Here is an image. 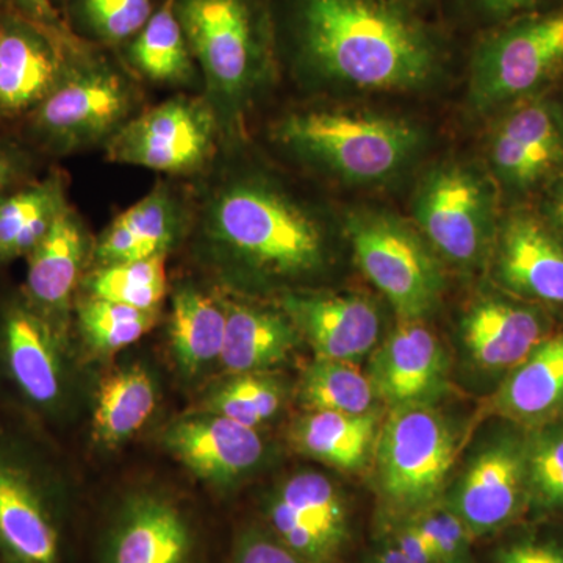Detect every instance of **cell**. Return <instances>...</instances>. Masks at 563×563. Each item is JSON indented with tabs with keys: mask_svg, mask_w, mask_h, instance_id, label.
<instances>
[{
	"mask_svg": "<svg viewBox=\"0 0 563 563\" xmlns=\"http://www.w3.org/2000/svg\"><path fill=\"white\" fill-rule=\"evenodd\" d=\"M166 255L144 261L96 266L95 272L81 282L92 298L124 303L135 309H161L168 291Z\"/></svg>",
	"mask_w": 563,
	"mask_h": 563,
	"instance_id": "obj_34",
	"label": "cell"
},
{
	"mask_svg": "<svg viewBox=\"0 0 563 563\" xmlns=\"http://www.w3.org/2000/svg\"><path fill=\"white\" fill-rule=\"evenodd\" d=\"M177 16L206 77L209 102L236 113L266 66L261 16L251 0H177Z\"/></svg>",
	"mask_w": 563,
	"mask_h": 563,
	"instance_id": "obj_6",
	"label": "cell"
},
{
	"mask_svg": "<svg viewBox=\"0 0 563 563\" xmlns=\"http://www.w3.org/2000/svg\"><path fill=\"white\" fill-rule=\"evenodd\" d=\"M181 214L172 192L158 185L102 232L92 246L98 266L166 255L180 236Z\"/></svg>",
	"mask_w": 563,
	"mask_h": 563,
	"instance_id": "obj_24",
	"label": "cell"
},
{
	"mask_svg": "<svg viewBox=\"0 0 563 563\" xmlns=\"http://www.w3.org/2000/svg\"><path fill=\"white\" fill-rule=\"evenodd\" d=\"M65 44L11 13L0 20V118L33 111L68 76Z\"/></svg>",
	"mask_w": 563,
	"mask_h": 563,
	"instance_id": "obj_17",
	"label": "cell"
},
{
	"mask_svg": "<svg viewBox=\"0 0 563 563\" xmlns=\"http://www.w3.org/2000/svg\"><path fill=\"white\" fill-rule=\"evenodd\" d=\"M455 454L451 422L432 404L396 407L377 433L380 492L396 509L421 512L443 492Z\"/></svg>",
	"mask_w": 563,
	"mask_h": 563,
	"instance_id": "obj_7",
	"label": "cell"
},
{
	"mask_svg": "<svg viewBox=\"0 0 563 563\" xmlns=\"http://www.w3.org/2000/svg\"><path fill=\"white\" fill-rule=\"evenodd\" d=\"M203 244L224 273L296 279L324 263V235L303 207L262 180L231 181L211 196Z\"/></svg>",
	"mask_w": 563,
	"mask_h": 563,
	"instance_id": "obj_2",
	"label": "cell"
},
{
	"mask_svg": "<svg viewBox=\"0 0 563 563\" xmlns=\"http://www.w3.org/2000/svg\"><path fill=\"white\" fill-rule=\"evenodd\" d=\"M366 563H412L409 559L406 558L399 551V548L393 543V540H388L387 543H384L379 550L374 551L372 555H369L368 561Z\"/></svg>",
	"mask_w": 563,
	"mask_h": 563,
	"instance_id": "obj_46",
	"label": "cell"
},
{
	"mask_svg": "<svg viewBox=\"0 0 563 563\" xmlns=\"http://www.w3.org/2000/svg\"><path fill=\"white\" fill-rule=\"evenodd\" d=\"M231 563H306L291 553L268 529H243L233 543Z\"/></svg>",
	"mask_w": 563,
	"mask_h": 563,
	"instance_id": "obj_39",
	"label": "cell"
},
{
	"mask_svg": "<svg viewBox=\"0 0 563 563\" xmlns=\"http://www.w3.org/2000/svg\"><path fill=\"white\" fill-rule=\"evenodd\" d=\"M415 218L433 250L470 268L483 261L493 235V195L483 177L461 165H443L422 179Z\"/></svg>",
	"mask_w": 563,
	"mask_h": 563,
	"instance_id": "obj_11",
	"label": "cell"
},
{
	"mask_svg": "<svg viewBox=\"0 0 563 563\" xmlns=\"http://www.w3.org/2000/svg\"><path fill=\"white\" fill-rule=\"evenodd\" d=\"M526 481L537 501L563 510V431L544 433L525 455Z\"/></svg>",
	"mask_w": 563,
	"mask_h": 563,
	"instance_id": "obj_36",
	"label": "cell"
},
{
	"mask_svg": "<svg viewBox=\"0 0 563 563\" xmlns=\"http://www.w3.org/2000/svg\"><path fill=\"white\" fill-rule=\"evenodd\" d=\"M176 3L177 0H165L136 35L131 49L136 68L161 84H188L195 77L191 49Z\"/></svg>",
	"mask_w": 563,
	"mask_h": 563,
	"instance_id": "obj_31",
	"label": "cell"
},
{
	"mask_svg": "<svg viewBox=\"0 0 563 563\" xmlns=\"http://www.w3.org/2000/svg\"><path fill=\"white\" fill-rule=\"evenodd\" d=\"M27 420H0V563H63L68 495Z\"/></svg>",
	"mask_w": 563,
	"mask_h": 563,
	"instance_id": "obj_3",
	"label": "cell"
},
{
	"mask_svg": "<svg viewBox=\"0 0 563 563\" xmlns=\"http://www.w3.org/2000/svg\"><path fill=\"white\" fill-rule=\"evenodd\" d=\"M526 462L517 444L499 442L477 455L453 496L451 509L474 539L499 531L520 509Z\"/></svg>",
	"mask_w": 563,
	"mask_h": 563,
	"instance_id": "obj_21",
	"label": "cell"
},
{
	"mask_svg": "<svg viewBox=\"0 0 563 563\" xmlns=\"http://www.w3.org/2000/svg\"><path fill=\"white\" fill-rule=\"evenodd\" d=\"M462 331L473 361L487 369L518 366L543 342L539 314L499 299L477 302L466 313Z\"/></svg>",
	"mask_w": 563,
	"mask_h": 563,
	"instance_id": "obj_25",
	"label": "cell"
},
{
	"mask_svg": "<svg viewBox=\"0 0 563 563\" xmlns=\"http://www.w3.org/2000/svg\"><path fill=\"white\" fill-rule=\"evenodd\" d=\"M158 402V385L141 363L118 366L98 385L91 435L99 446L114 450L128 443L151 420Z\"/></svg>",
	"mask_w": 563,
	"mask_h": 563,
	"instance_id": "obj_27",
	"label": "cell"
},
{
	"mask_svg": "<svg viewBox=\"0 0 563 563\" xmlns=\"http://www.w3.org/2000/svg\"><path fill=\"white\" fill-rule=\"evenodd\" d=\"M553 0H477L485 16L498 22H509L526 14L550 9ZM558 5V3H555Z\"/></svg>",
	"mask_w": 563,
	"mask_h": 563,
	"instance_id": "obj_42",
	"label": "cell"
},
{
	"mask_svg": "<svg viewBox=\"0 0 563 563\" xmlns=\"http://www.w3.org/2000/svg\"><path fill=\"white\" fill-rule=\"evenodd\" d=\"M92 254L84 222L66 207L43 242L29 255L27 276L21 288L25 301L70 336L74 292L84 280L88 254Z\"/></svg>",
	"mask_w": 563,
	"mask_h": 563,
	"instance_id": "obj_18",
	"label": "cell"
},
{
	"mask_svg": "<svg viewBox=\"0 0 563 563\" xmlns=\"http://www.w3.org/2000/svg\"><path fill=\"white\" fill-rule=\"evenodd\" d=\"M547 213L555 228L563 233V174L555 177L553 187L548 192Z\"/></svg>",
	"mask_w": 563,
	"mask_h": 563,
	"instance_id": "obj_45",
	"label": "cell"
},
{
	"mask_svg": "<svg viewBox=\"0 0 563 563\" xmlns=\"http://www.w3.org/2000/svg\"><path fill=\"white\" fill-rule=\"evenodd\" d=\"M299 401L307 410L347 415L374 412L372 380L352 362L317 358L299 383Z\"/></svg>",
	"mask_w": 563,
	"mask_h": 563,
	"instance_id": "obj_33",
	"label": "cell"
},
{
	"mask_svg": "<svg viewBox=\"0 0 563 563\" xmlns=\"http://www.w3.org/2000/svg\"><path fill=\"white\" fill-rule=\"evenodd\" d=\"M280 309L317 358L354 362L372 352L379 340V310L363 296L287 292Z\"/></svg>",
	"mask_w": 563,
	"mask_h": 563,
	"instance_id": "obj_19",
	"label": "cell"
},
{
	"mask_svg": "<svg viewBox=\"0 0 563 563\" xmlns=\"http://www.w3.org/2000/svg\"><path fill=\"white\" fill-rule=\"evenodd\" d=\"M496 272L517 295L563 306V242L536 214L517 211L504 222Z\"/></svg>",
	"mask_w": 563,
	"mask_h": 563,
	"instance_id": "obj_22",
	"label": "cell"
},
{
	"mask_svg": "<svg viewBox=\"0 0 563 563\" xmlns=\"http://www.w3.org/2000/svg\"><path fill=\"white\" fill-rule=\"evenodd\" d=\"M377 424L376 412L347 415L309 410L292 422L290 442L299 454L354 472L368 462L376 446Z\"/></svg>",
	"mask_w": 563,
	"mask_h": 563,
	"instance_id": "obj_28",
	"label": "cell"
},
{
	"mask_svg": "<svg viewBox=\"0 0 563 563\" xmlns=\"http://www.w3.org/2000/svg\"><path fill=\"white\" fill-rule=\"evenodd\" d=\"M563 70V3L499 25L477 47L472 98L481 109L532 98Z\"/></svg>",
	"mask_w": 563,
	"mask_h": 563,
	"instance_id": "obj_8",
	"label": "cell"
},
{
	"mask_svg": "<svg viewBox=\"0 0 563 563\" xmlns=\"http://www.w3.org/2000/svg\"><path fill=\"white\" fill-rule=\"evenodd\" d=\"M268 531L306 563H331L347 540L346 506L324 474L284 481L265 507Z\"/></svg>",
	"mask_w": 563,
	"mask_h": 563,
	"instance_id": "obj_13",
	"label": "cell"
},
{
	"mask_svg": "<svg viewBox=\"0 0 563 563\" xmlns=\"http://www.w3.org/2000/svg\"><path fill=\"white\" fill-rule=\"evenodd\" d=\"M0 388L20 413L46 424L65 421L79 395L70 336L21 291L0 301Z\"/></svg>",
	"mask_w": 563,
	"mask_h": 563,
	"instance_id": "obj_4",
	"label": "cell"
},
{
	"mask_svg": "<svg viewBox=\"0 0 563 563\" xmlns=\"http://www.w3.org/2000/svg\"><path fill=\"white\" fill-rule=\"evenodd\" d=\"M218 114L209 101L174 98L129 120L111 135V162L154 172H196L214 150Z\"/></svg>",
	"mask_w": 563,
	"mask_h": 563,
	"instance_id": "obj_10",
	"label": "cell"
},
{
	"mask_svg": "<svg viewBox=\"0 0 563 563\" xmlns=\"http://www.w3.org/2000/svg\"><path fill=\"white\" fill-rule=\"evenodd\" d=\"M409 2H417V0H409Z\"/></svg>",
	"mask_w": 563,
	"mask_h": 563,
	"instance_id": "obj_47",
	"label": "cell"
},
{
	"mask_svg": "<svg viewBox=\"0 0 563 563\" xmlns=\"http://www.w3.org/2000/svg\"><path fill=\"white\" fill-rule=\"evenodd\" d=\"M225 335L220 368L228 374L268 373L298 347L301 333L280 309H263L252 303L228 301Z\"/></svg>",
	"mask_w": 563,
	"mask_h": 563,
	"instance_id": "obj_23",
	"label": "cell"
},
{
	"mask_svg": "<svg viewBox=\"0 0 563 563\" xmlns=\"http://www.w3.org/2000/svg\"><path fill=\"white\" fill-rule=\"evenodd\" d=\"M66 207L58 174L0 196V266L27 258Z\"/></svg>",
	"mask_w": 563,
	"mask_h": 563,
	"instance_id": "obj_29",
	"label": "cell"
},
{
	"mask_svg": "<svg viewBox=\"0 0 563 563\" xmlns=\"http://www.w3.org/2000/svg\"><path fill=\"white\" fill-rule=\"evenodd\" d=\"M81 11L92 31L109 43L139 35L154 14L152 0H81Z\"/></svg>",
	"mask_w": 563,
	"mask_h": 563,
	"instance_id": "obj_38",
	"label": "cell"
},
{
	"mask_svg": "<svg viewBox=\"0 0 563 563\" xmlns=\"http://www.w3.org/2000/svg\"><path fill=\"white\" fill-rule=\"evenodd\" d=\"M284 404V387L268 373L228 374L203 395L198 409L220 413L257 429L273 420Z\"/></svg>",
	"mask_w": 563,
	"mask_h": 563,
	"instance_id": "obj_35",
	"label": "cell"
},
{
	"mask_svg": "<svg viewBox=\"0 0 563 563\" xmlns=\"http://www.w3.org/2000/svg\"><path fill=\"white\" fill-rule=\"evenodd\" d=\"M295 36L310 68L358 90H415L439 70L435 38L395 0H296Z\"/></svg>",
	"mask_w": 563,
	"mask_h": 563,
	"instance_id": "obj_1",
	"label": "cell"
},
{
	"mask_svg": "<svg viewBox=\"0 0 563 563\" xmlns=\"http://www.w3.org/2000/svg\"><path fill=\"white\" fill-rule=\"evenodd\" d=\"M413 523L431 544L439 563H476L473 559L474 537L450 506H433L421 510Z\"/></svg>",
	"mask_w": 563,
	"mask_h": 563,
	"instance_id": "obj_37",
	"label": "cell"
},
{
	"mask_svg": "<svg viewBox=\"0 0 563 563\" xmlns=\"http://www.w3.org/2000/svg\"><path fill=\"white\" fill-rule=\"evenodd\" d=\"M391 540L412 563H439L431 544L424 539L413 521L401 526L391 537Z\"/></svg>",
	"mask_w": 563,
	"mask_h": 563,
	"instance_id": "obj_43",
	"label": "cell"
},
{
	"mask_svg": "<svg viewBox=\"0 0 563 563\" xmlns=\"http://www.w3.org/2000/svg\"><path fill=\"white\" fill-rule=\"evenodd\" d=\"M448 358L442 344L420 321H402L376 351L368 377L377 399L391 409L431 404L446 385Z\"/></svg>",
	"mask_w": 563,
	"mask_h": 563,
	"instance_id": "obj_20",
	"label": "cell"
},
{
	"mask_svg": "<svg viewBox=\"0 0 563 563\" xmlns=\"http://www.w3.org/2000/svg\"><path fill=\"white\" fill-rule=\"evenodd\" d=\"M132 107L131 88L113 70H69L32 111L33 128L55 150H77L113 135L129 121Z\"/></svg>",
	"mask_w": 563,
	"mask_h": 563,
	"instance_id": "obj_12",
	"label": "cell"
},
{
	"mask_svg": "<svg viewBox=\"0 0 563 563\" xmlns=\"http://www.w3.org/2000/svg\"><path fill=\"white\" fill-rule=\"evenodd\" d=\"M162 443L188 472L217 488L250 476L266 453L257 429L201 409L169 422Z\"/></svg>",
	"mask_w": 563,
	"mask_h": 563,
	"instance_id": "obj_15",
	"label": "cell"
},
{
	"mask_svg": "<svg viewBox=\"0 0 563 563\" xmlns=\"http://www.w3.org/2000/svg\"><path fill=\"white\" fill-rule=\"evenodd\" d=\"M74 312L81 342L98 357H111L140 342L161 320V309H135L92 296L74 302Z\"/></svg>",
	"mask_w": 563,
	"mask_h": 563,
	"instance_id": "obj_32",
	"label": "cell"
},
{
	"mask_svg": "<svg viewBox=\"0 0 563 563\" xmlns=\"http://www.w3.org/2000/svg\"><path fill=\"white\" fill-rule=\"evenodd\" d=\"M496 177L514 192H528L563 169V107L553 99H526L496 125L490 140Z\"/></svg>",
	"mask_w": 563,
	"mask_h": 563,
	"instance_id": "obj_14",
	"label": "cell"
},
{
	"mask_svg": "<svg viewBox=\"0 0 563 563\" xmlns=\"http://www.w3.org/2000/svg\"><path fill=\"white\" fill-rule=\"evenodd\" d=\"M22 165L16 155L0 147V196L20 179Z\"/></svg>",
	"mask_w": 563,
	"mask_h": 563,
	"instance_id": "obj_44",
	"label": "cell"
},
{
	"mask_svg": "<svg viewBox=\"0 0 563 563\" xmlns=\"http://www.w3.org/2000/svg\"><path fill=\"white\" fill-rule=\"evenodd\" d=\"M503 415L539 420L563 406V332L543 340L496 396Z\"/></svg>",
	"mask_w": 563,
	"mask_h": 563,
	"instance_id": "obj_30",
	"label": "cell"
},
{
	"mask_svg": "<svg viewBox=\"0 0 563 563\" xmlns=\"http://www.w3.org/2000/svg\"><path fill=\"white\" fill-rule=\"evenodd\" d=\"M195 529L179 504L141 492L121 504L102 548V563H192Z\"/></svg>",
	"mask_w": 563,
	"mask_h": 563,
	"instance_id": "obj_16",
	"label": "cell"
},
{
	"mask_svg": "<svg viewBox=\"0 0 563 563\" xmlns=\"http://www.w3.org/2000/svg\"><path fill=\"white\" fill-rule=\"evenodd\" d=\"M224 335L222 298L196 285H180L173 296L169 318V346L180 376L196 380L220 365Z\"/></svg>",
	"mask_w": 563,
	"mask_h": 563,
	"instance_id": "obj_26",
	"label": "cell"
},
{
	"mask_svg": "<svg viewBox=\"0 0 563 563\" xmlns=\"http://www.w3.org/2000/svg\"><path fill=\"white\" fill-rule=\"evenodd\" d=\"M496 563H563V548L553 542L521 540L501 548Z\"/></svg>",
	"mask_w": 563,
	"mask_h": 563,
	"instance_id": "obj_41",
	"label": "cell"
},
{
	"mask_svg": "<svg viewBox=\"0 0 563 563\" xmlns=\"http://www.w3.org/2000/svg\"><path fill=\"white\" fill-rule=\"evenodd\" d=\"M350 236L363 274L402 321H421L435 309L442 269L412 228L388 214L362 213L351 218Z\"/></svg>",
	"mask_w": 563,
	"mask_h": 563,
	"instance_id": "obj_9",
	"label": "cell"
},
{
	"mask_svg": "<svg viewBox=\"0 0 563 563\" xmlns=\"http://www.w3.org/2000/svg\"><path fill=\"white\" fill-rule=\"evenodd\" d=\"M276 135L296 154L351 181L388 179L420 146V133L409 122L339 110L291 114Z\"/></svg>",
	"mask_w": 563,
	"mask_h": 563,
	"instance_id": "obj_5",
	"label": "cell"
},
{
	"mask_svg": "<svg viewBox=\"0 0 563 563\" xmlns=\"http://www.w3.org/2000/svg\"><path fill=\"white\" fill-rule=\"evenodd\" d=\"M7 2H9L13 13L21 14L25 20L35 22L44 31L62 41L65 46L76 47V40H73V35H70L52 0H7Z\"/></svg>",
	"mask_w": 563,
	"mask_h": 563,
	"instance_id": "obj_40",
	"label": "cell"
}]
</instances>
